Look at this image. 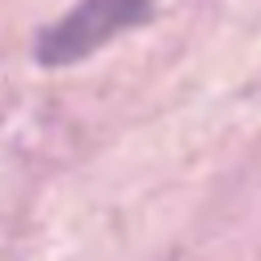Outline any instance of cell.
<instances>
[{"label": "cell", "mask_w": 261, "mask_h": 261, "mask_svg": "<svg viewBox=\"0 0 261 261\" xmlns=\"http://www.w3.org/2000/svg\"><path fill=\"white\" fill-rule=\"evenodd\" d=\"M147 16H151V0H77L61 20L37 33L33 53L49 69L77 65L118 33L143 24Z\"/></svg>", "instance_id": "6da1fadb"}]
</instances>
